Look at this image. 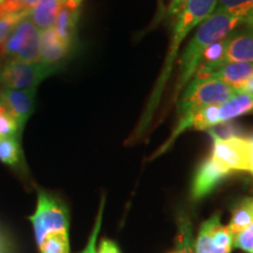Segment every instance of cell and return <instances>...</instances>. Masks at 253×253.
Instances as JSON below:
<instances>
[{
	"label": "cell",
	"instance_id": "cell-26",
	"mask_svg": "<svg viewBox=\"0 0 253 253\" xmlns=\"http://www.w3.org/2000/svg\"><path fill=\"white\" fill-rule=\"evenodd\" d=\"M97 253H121V251H120L119 246L116 245L115 242L103 238L101 240L99 249H97Z\"/></svg>",
	"mask_w": 253,
	"mask_h": 253
},
{
	"label": "cell",
	"instance_id": "cell-2",
	"mask_svg": "<svg viewBox=\"0 0 253 253\" xmlns=\"http://www.w3.org/2000/svg\"><path fill=\"white\" fill-rule=\"evenodd\" d=\"M242 23L239 18L232 17L221 12H213L210 17L199 25L194 37L189 41L179 58L178 78L175 87V101L178 99L182 90L188 86L189 82L195 77L196 72L202 61L204 50L211 43L224 39Z\"/></svg>",
	"mask_w": 253,
	"mask_h": 253
},
{
	"label": "cell",
	"instance_id": "cell-36",
	"mask_svg": "<svg viewBox=\"0 0 253 253\" xmlns=\"http://www.w3.org/2000/svg\"><path fill=\"white\" fill-rule=\"evenodd\" d=\"M0 1H1V0H0Z\"/></svg>",
	"mask_w": 253,
	"mask_h": 253
},
{
	"label": "cell",
	"instance_id": "cell-4",
	"mask_svg": "<svg viewBox=\"0 0 253 253\" xmlns=\"http://www.w3.org/2000/svg\"><path fill=\"white\" fill-rule=\"evenodd\" d=\"M238 94L235 87L216 79L194 78L189 82L178 101L179 115L196 112L210 104L223 103Z\"/></svg>",
	"mask_w": 253,
	"mask_h": 253
},
{
	"label": "cell",
	"instance_id": "cell-24",
	"mask_svg": "<svg viewBox=\"0 0 253 253\" xmlns=\"http://www.w3.org/2000/svg\"><path fill=\"white\" fill-rule=\"evenodd\" d=\"M28 15V14H27ZM27 15H13V17H7L0 19V46L5 42L11 32L14 30L19 21Z\"/></svg>",
	"mask_w": 253,
	"mask_h": 253
},
{
	"label": "cell",
	"instance_id": "cell-11",
	"mask_svg": "<svg viewBox=\"0 0 253 253\" xmlns=\"http://www.w3.org/2000/svg\"><path fill=\"white\" fill-rule=\"evenodd\" d=\"M253 63V27L233 32L227 37L225 63Z\"/></svg>",
	"mask_w": 253,
	"mask_h": 253
},
{
	"label": "cell",
	"instance_id": "cell-32",
	"mask_svg": "<svg viewBox=\"0 0 253 253\" xmlns=\"http://www.w3.org/2000/svg\"><path fill=\"white\" fill-rule=\"evenodd\" d=\"M4 109H5L4 104H2V103H1V101H0V114L2 113V110H4Z\"/></svg>",
	"mask_w": 253,
	"mask_h": 253
},
{
	"label": "cell",
	"instance_id": "cell-25",
	"mask_svg": "<svg viewBox=\"0 0 253 253\" xmlns=\"http://www.w3.org/2000/svg\"><path fill=\"white\" fill-rule=\"evenodd\" d=\"M0 253H17L14 240L1 226H0Z\"/></svg>",
	"mask_w": 253,
	"mask_h": 253
},
{
	"label": "cell",
	"instance_id": "cell-31",
	"mask_svg": "<svg viewBox=\"0 0 253 253\" xmlns=\"http://www.w3.org/2000/svg\"><path fill=\"white\" fill-rule=\"evenodd\" d=\"M243 24H245L248 27H253V14L250 15L249 18H246L245 20H243Z\"/></svg>",
	"mask_w": 253,
	"mask_h": 253
},
{
	"label": "cell",
	"instance_id": "cell-20",
	"mask_svg": "<svg viewBox=\"0 0 253 253\" xmlns=\"http://www.w3.org/2000/svg\"><path fill=\"white\" fill-rule=\"evenodd\" d=\"M37 0H1L0 1V19L13 15H27Z\"/></svg>",
	"mask_w": 253,
	"mask_h": 253
},
{
	"label": "cell",
	"instance_id": "cell-21",
	"mask_svg": "<svg viewBox=\"0 0 253 253\" xmlns=\"http://www.w3.org/2000/svg\"><path fill=\"white\" fill-rule=\"evenodd\" d=\"M104 202H106V197L102 196L101 198V203L99 208V212H97L96 219H95V224L93 230H91L89 239H88L86 248L79 253H97V237H99L101 226H102V218H103V210H104Z\"/></svg>",
	"mask_w": 253,
	"mask_h": 253
},
{
	"label": "cell",
	"instance_id": "cell-13",
	"mask_svg": "<svg viewBox=\"0 0 253 253\" xmlns=\"http://www.w3.org/2000/svg\"><path fill=\"white\" fill-rule=\"evenodd\" d=\"M253 74V63L229 62L213 69L204 79H216L237 88Z\"/></svg>",
	"mask_w": 253,
	"mask_h": 253
},
{
	"label": "cell",
	"instance_id": "cell-22",
	"mask_svg": "<svg viewBox=\"0 0 253 253\" xmlns=\"http://www.w3.org/2000/svg\"><path fill=\"white\" fill-rule=\"evenodd\" d=\"M11 136H18L20 138L17 121L13 115L5 108L0 114V138L11 137Z\"/></svg>",
	"mask_w": 253,
	"mask_h": 253
},
{
	"label": "cell",
	"instance_id": "cell-27",
	"mask_svg": "<svg viewBox=\"0 0 253 253\" xmlns=\"http://www.w3.org/2000/svg\"><path fill=\"white\" fill-rule=\"evenodd\" d=\"M186 1L188 0H171L169 4V7H168V17L175 19L176 15L179 13V11H181Z\"/></svg>",
	"mask_w": 253,
	"mask_h": 253
},
{
	"label": "cell",
	"instance_id": "cell-35",
	"mask_svg": "<svg viewBox=\"0 0 253 253\" xmlns=\"http://www.w3.org/2000/svg\"><path fill=\"white\" fill-rule=\"evenodd\" d=\"M66 1H67V0H62V4H63V2H66Z\"/></svg>",
	"mask_w": 253,
	"mask_h": 253
},
{
	"label": "cell",
	"instance_id": "cell-23",
	"mask_svg": "<svg viewBox=\"0 0 253 253\" xmlns=\"http://www.w3.org/2000/svg\"><path fill=\"white\" fill-rule=\"evenodd\" d=\"M232 248L243 250L246 253H253V223L248 229L233 236Z\"/></svg>",
	"mask_w": 253,
	"mask_h": 253
},
{
	"label": "cell",
	"instance_id": "cell-9",
	"mask_svg": "<svg viewBox=\"0 0 253 253\" xmlns=\"http://www.w3.org/2000/svg\"><path fill=\"white\" fill-rule=\"evenodd\" d=\"M231 173L230 170L221 167L211 156L205 158L198 166L192 178L191 197L195 201L207 197Z\"/></svg>",
	"mask_w": 253,
	"mask_h": 253
},
{
	"label": "cell",
	"instance_id": "cell-14",
	"mask_svg": "<svg viewBox=\"0 0 253 253\" xmlns=\"http://www.w3.org/2000/svg\"><path fill=\"white\" fill-rule=\"evenodd\" d=\"M80 8H74L71 6L62 5L60 9L58 18L54 24V30L56 34L60 37L63 42L67 43L73 48L74 43V38L77 34V27L79 21V14H80Z\"/></svg>",
	"mask_w": 253,
	"mask_h": 253
},
{
	"label": "cell",
	"instance_id": "cell-7",
	"mask_svg": "<svg viewBox=\"0 0 253 253\" xmlns=\"http://www.w3.org/2000/svg\"><path fill=\"white\" fill-rule=\"evenodd\" d=\"M212 138V151L211 157L221 167L233 171H250L251 161V140L243 136L230 138Z\"/></svg>",
	"mask_w": 253,
	"mask_h": 253
},
{
	"label": "cell",
	"instance_id": "cell-1",
	"mask_svg": "<svg viewBox=\"0 0 253 253\" xmlns=\"http://www.w3.org/2000/svg\"><path fill=\"white\" fill-rule=\"evenodd\" d=\"M28 219L39 253H71V214L62 198L39 190L36 210Z\"/></svg>",
	"mask_w": 253,
	"mask_h": 253
},
{
	"label": "cell",
	"instance_id": "cell-30",
	"mask_svg": "<svg viewBox=\"0 0 253 253\" xmlns=\"http://www.w3.org/2000/svg\"><path fill=\"white\" fill-rule=\"evenodd\" d=\"M250 140H251L252 147H251V161H250V171L249 172H251L253 175V136L250 138Z\"/></svg>",
	"mask_w": 253,
	"mask_h": 253
},
{
	"label": "cell",
	"instance_id": "cell-10",
	"mask_svg": "<svg viewBox=\"0 0 253 253\" xmlns=\"http://www.w3.org/2000/svg\"><path fill=\"white\" fill-rule=\"evenodd\" d=\"M72 47L68 46L60 39L54 28H49L41 32L40 37V58L39 61L47 66H56L60 67L65 62Z\"/></svg>",
	"mask_w": 253,
	"mask_h": 253
},
{
	"label": "cell",
	"instance_id": "cell-8",
	"mask_svg": "<svg viewBox=\"0 0 253 253\" xmlns=\"http://www.w3.org/2000/svg\"><path fill=\"white\" fill-rule=\"evenodd\" d=\"M36 95L37 88H30V89L0 88V101L17 121L20 136L25 125L36 108Z\"/></svg>",
	"mask_w": 253,
	"mask_h": 253
},
{
	"label": "cell",
	"instance_id": "cell-15",
	"mask_svg": "<svg viewBox=\"0 0 253 253\" xmlns=\"http://www.w3.org/2000/svg\"><path fill=\"white\" fill-rule=\"evenodd\" d=\"M251 112H253V94L238 93L219 104L220 123L231 122Z\"/></svg>",
	"mask_w": 253,
	"mask_h": 253
},
{
	"label": "cell",
	"instance_id": "cell-33",
	"mask_svg": "<svg viewBox=\"0 0 253 253\" xmlns=\"http://www.w3.org/2000/svg\"><path fill=\"white\" fill-rule=\"evenodd\" d=\"M250 201H251V204H252V208H253V197H250Z\"/></svg>",
	"mask_w": 253,
	"mask_h": 253
},
{
	"label": "cell",
	"instance_id": "cell-17",
	"mask_svg": "<svg viewBox=\"0 0 253 253\" xmlns=\"http://www.w3.org/2000/svg\"><path fill=\"white\" fill-rule=\"evenodd\" d=\"M253 223V208L250 198L243 199L232 210V216L229 223L230 232L233 236L242 232Z\"/></svg>",
	"mask_w": 253,
	"mask_h": 253
},
{
	"label": "cell",
	"instance_id": "cell-6",
	"mask_svg": "<svg viewBox=\"0 0 253 253\" xmlns=\"http://www.w3.org/2000/svg\"><path fill=\"white\" fill-rule=\"evenodd\" d=\"M59 69L60 67L56 66H47L40 61L23 62L6 60L0 69V86L11 89L37 88L41 81L55 74Z\"/></svg>",
	"mask_w": 253,
	"mask_h": 253
},
{
	"label": "cell",
	"instance_id": "cell-16",
	"mask_svg": "<svg viewBox=\"0 0 253 253\" xmlns=\"http://www.w3.org/2000/svg\"><path fill=\"white\" fill-rule=\"evenodd\" d=\"M169 253H195L192 224L189 216H186L185 213H179V216L177 217L175 248Z\"/></svg>",
	"mask_w": 253,
	"mask_h": 253
},
{
	"label": "cell",
	"instance_id": "cell-34",
	"mask_svg": "<svg viewBox=\"0 0 253 253\" xmlns=\"http://www.w3.org/2000/svg\"><path fill=\"white\" fill-rule=\"evenodd\" d=\"M0 58H1V56H0ZM1 66H2V65H1V62H0V69H1Z\"/></svg>",
	"mask_w": 253,
	"mask_h": 253
},
{
	"label": "cell",
	"instance_id": "cell-12",
	"mask_svg": "<svg viewBox=\"0 0 253 253\" xmlns=\"http://www.w3.org/2000/svg\"><path fill=\"white\" fill-rule=\"evenodd\" d=\"M62 0H37L33 7L28 12V19L40 32L54 27Z\"/></svg>",
	"mask_w": 253,
	"mask_h": 253
},
{
	"label": "cell",
	"instance_id": "cell-18",
	"mask_svg": "<svg viewBox=\"0 0 253 253\" xmlns=\"http://www.w3.org/2000/svg\"><path fill=\"white\" fill-rule=\"evenodd\" d=\"M23 160L20 138L18 136L0 138V162L12 168H20Z\"/></svg>",
	"mask_w": 253,
	"mask_h": 253
},
{
	"label": "cell",
	"instance_id": "cell-29",
	"mask_svg": "<svg viewBox=\"0 0 253 253\" xmlns=\"http://www.w3.org/2000/svg\"><path fill=\"white\" fill-rule=\"evenodd\" d=\"M81 2H82V0H67V1L63 2L62 5L71 6V7H74V8H80Z\"/></svg>",
	"mask_w": 253,
	"mask_h": 253
},
{
	"label": "cell",
	"instance_id": "cell-28",
	"mask_svg": "<svg viewBox=\"0 0 253 253\" xmlns=\"http://www.w3.org/2000/svg\"><path fill=\"white\" fill-rule=\"evenodd\" d=\"M236 90L238 93H248V94H253V74L250 77L248 80L243 82L240 86L236 88Z\"/></svg>",
	"mask_w": 253,
	"mask_h": 253
},
{
	"label": "cell",
	"instance_id": "cell-19",
	"mask_svg": "<svg viewBox=\"0 0 253 253\" xmlns=\"http://www.w3.org/2000/svg\"><path fill=\"white\" fill-rule=\"evenodd\" d=\"M214 12H221L245 20L253 14V0H217Z\"/></svg>",
	"mask_w": 253,
	"mask_h": 253
},
{
	"label": "cell",
	"instance_id": "cell-3",
	"mask_svg": "<svg viewBox=\"0 0 253 253\" xmlns=\"http://www.w3.org/2000/svg\"><path fill=\"white\" fill-rule=\"evenodd\" d=\"M216 6L217 0H188L179 11V13L176 15L170 49L168 50L162 73H161L160 78L157 80L153 96L150 97L149 106H148L147 112H145L147 115L143 118V122L148 123L150 121L151 116H153L155 109H156L157 104L160 102L168 79H169L172 72L173 63H175L181 43L189 36L190 32L199 26L205 19L213 13Z\"/></svg>",
	"mask_w": 253,
	"mask_h": 253
},
{
	"label": "cell",
	"instance_id": "cell-5",
	"mask_svg": "<svg viewBox=\"0 0 253 253\" xmlns=\"http://www.w3.org/2000/svg\"><path fill=\"white\" fill-rule=\"evenodd\" d=\"M41 32L25 17L19 21L5 42L0 46V56L6 60L37 62L40 58Z\"/></svg>",
	"mask_w": 253,
	"mask_h": 253
}]
</instances>
